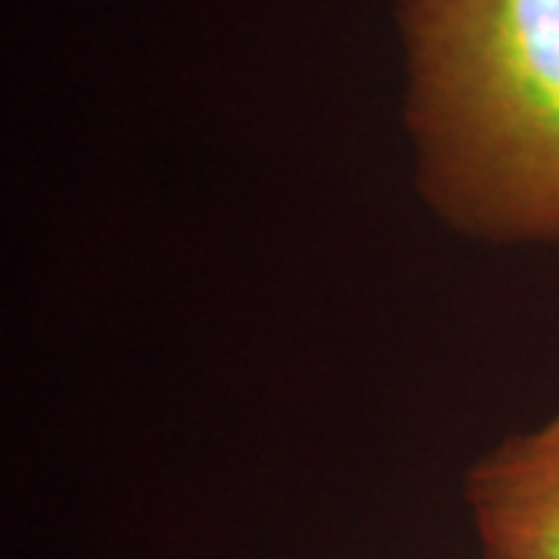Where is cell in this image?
<instances>
[{
	"mask_svg": "<svg viewBox=\"0 0 559 559\" xmlns=\"http://www.w3.org/2000/svg\"><path fill=\"white\" fill-rule=\"evenodd\" d=\"M485 559H559V411L469 479Z\"/></svg>",
	"mask_w": 559,
	"mask_h": 559,
	"instance_id": "7a4b0ae2",
	"label": "cell"
},
{
	"mask_svg": "<svg viewBox=\"0 0 559 559\" xmlns=\"http://www.w3.org/2000/svg\"><path fill=\"white\" fill-rule=\"evenodd\" d=\"M414 119L473 218L559 240V0H407Z\"/></svg>",
	"mask_w": 559,
	"mask_h": 559,
	"instance_id": "6da1fadb",
	"label": "cell"
}]
</instances>
